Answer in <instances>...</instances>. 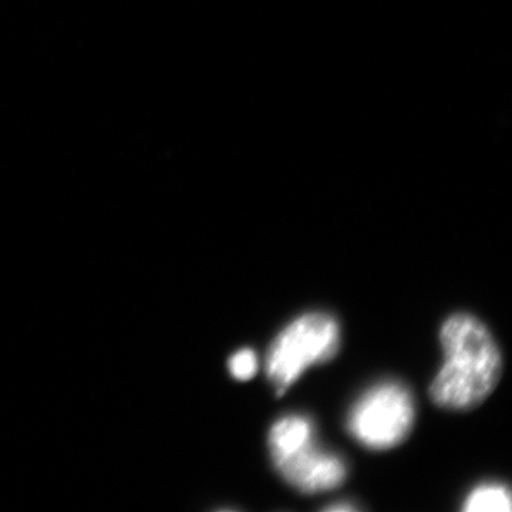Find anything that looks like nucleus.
Returning a JSON list of instances; mask_svg holds the SVG:
<instances>
[{
  "label": "nucleus",
  "instance_id": "obj_3",
  "mask_svg": "<svg viewBox=\"0 0 512 512\" xmlns=\"http://www.w3.org/2000/svg\"><path fill=\"white\" fill-rule=\"evenodd\" d=\"M340 343L338 319L328 312L303 313L288 323L266 352V379L276 396H284L312 366L335 359Z\"/></svg>",
  "mask_w": 512,
  "mask_h": 512
},
{
  "label": "nucleus",
  "instance_id": "obj_4",
  "mask_svg": "<svg viewBox=\"0 0 512 512\" xmlns=\"http://www.w3.org/2000/svg\"><path fill=\"white\" fill-rule=\"evenodd\" d=\"M416 404L412 392L396 380H384L367 389L349 410L350 436L369 450H390L412 434Z\"/></svg>",
  "mask_w": 512,
  "mask_h": 512
},
{
  "label": "nucleus",
  "instance_id": "obj_5",
  "mask_svg": "<svg viewBox=\"0 0 512 512\" xmlns=\"http://www.w3.org/2000/svg\"><path fill=\"white\" fill-rule=\"evenodd\" d=\"M463 511L510 512V490L505 485L497 483L478 485L464 500Z\"/></svg>",
  "mask_w": 512,
  "mask_h": 512
},
{
  "label": "nucleus",
  "instance_id": "obj_1",
  "mask_svg": "<svg viewBox=\"0 0 512 512\" xmlns=\"http://www.w3.org/2000/svg\"><path fill=\"white\" fill-rule=\"evenodd\" d=\"M444 362L429 387L431 402L450 412H470L491 396L503 377V353L477 316L454 313L440 328Z\"/></svg>",
  "mask_w": 512,
  "mask_h": 512
},
{
  "label": "nucleus",
  "instance_id": "obj_7",
  "mask_svg": "<svg viewBox=\"0 0 512 512\" xmlns=\"http://www.w3.org/2000/svg\"><path fill=\"white\" fill-rule=\"evenodd\" d=\"M359 507H356L355 504L349 503V501H345V503H338L333 505H328L325 508V511L329 512H345V511H357Z\"/></svg>",
  "mask_w": 512,
  "mask_h": 512
},
{
  "label": "nucleus",
  "instance_id": "obj_2",
  "mask_svg": "<svg viewBox=\"0 0 512 512\" xmlns=\"http://www.w3.org/2000/svg\"><path fill=\"white\" fill-rule=\"evenodd\" d=\"M268 448L276 473L299 493L335 490L348 478L345 460L316 443L315 424L303 414L276 420L268 433Z\"/></svg>",
  "mask_w": 512,
  "mask_h": 512
},
{
  "label": "nucleus",
  "instance_id": "obj_6",
  "mask_svg": "<svg viewBox=\"0 0 512 512\" xmlns=\"http://www.w3.org/2000/svg\"><path fill=\"white\" fill-rule=\"evenodd\" d=\"M228 369L234 379L247 382L259 369L258 356L252 349H241L228 360Z\"/></svg>",
  "mask_w": 512,
  "mask_h": 512
}]
</instances>
